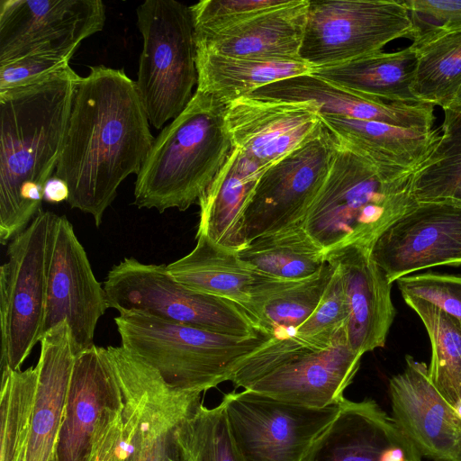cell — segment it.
I'll return each mask as SVG.
<instances>
[{
  "mask_svg": "<svg viewBox=\"0 0 461 461\" xmlns=\"http://www.w3.org/2000/svg\"><path fill=\"white\" fill-rule=\"evenodd\" d=\"M332 272L333 266L327 261L318 273L299 280L256 273L247 311L265 333L276 339H293L318 306Z\"/></svg>",
  "mask_w": 461,
  "mask_h": 461,
  "instance_id": "obj_27",
  "label": "cell"
},
{
  "mask_svg": "<svg viewBox=\"0 0 461 461\" xmlns=\"http://www.w3.org/2000/svg\"><path fill=\"white\" fill-rule=\"evenodd\" d=\"M107 308L104 289L73 225L66 215H57L48 259L44 334L67 321L77 354L94 345L96 324Z\"/></svg>",
  "mask_w": 461,
  "mask_h": 461,
  "instance_id": "obj_14",
  "label": "cell"
},
{
  "mask_svg": "<svg viewBox=\"0 0 461 461\" xmlns=\"http://www.w3.org/2000/svg\"><path fill=\"white\" fill-rule=\"evenodd\" d=\"M26 453L27 451H24L19 457L18 461H26Z\"/></svg>",
  "mask_w": 461,
  "mask_h": 461,
  "instance_id": "obj_46",
  "label": "cell"
},
{
  "mask_svg": "<svg viewBox=\"0 0 461 461\" xmlns=\"http://www.w3.org/2000/svg\"><path fill=\"white\" fill-rule=\"evenodd\" d=\"M104 289L108 308L119 312L139 311L226 335L265 333L242 306L185 287L170 275L166 265L145 264L134 258H125L110 269Z\"/></svg>",
  "mask_w": 461,
  "mask_h": 461,
  "instance_id": "obj_8",
  "label": "cell"
},
{
  "mask_svg": "<svg viewBox=\"0 0 461 461\" xmlns=\"http://www.w3.org/2000/svg\"><path fill=\"white\" fill-rule=\"evenodd\" d=\"M249 97L312 102L321 114L375 121L411 129H432L435 106L424 103L384 102L349 90L313 73L260 87Z\"/></svg>",
  "mask_w": 461,
  "mask_h": 461,
  "instance_id": "obj_20",
  "label": "cell"
},
{
  "mask_svg": "<svg viewBox=\"0 0 461 461\" xmlns=\"http://www.w3.org/2000/svg\"><path fill=\"white\" fill-rule=\"evenodd\" d=\"M405 4L414 24L413 36L461 30V0H405Z\"/></svg>",
  "mask_w": 461,
  "mask_h": 461,
  "instance_id": "obj_41",
  "label": "cell"
},
{
  "mask_svg": "<svg viewBox=\"0 0 461 461\" xmlns=\"http://www.w3.org/2000/svg\"><path fill=\"white\" fill-rule=\"evenodd\" d=\"M338 147L337 139L324 125L317 137L263 173L242 218L246 244L303 221L325 182Z\"/></svg>",
  "mask_w": 461,
  "mask_h": 461,
  "instance_id": "obj_12",
  "label": "cell"
},
{
  "mask_svg": "<svg viewBox=\"0 0 461 461\" xmlns=\"http://www.w3.org/2000/svg\"><path fill=\"white\" fill-rule=\"evenodd\" d=\"M405 360L389 381L393 419L421 456L461 461V415L432 384L423 362Z\"/></svg>",
  "mask_w": 461,
  "mask_h": 461,
  "instance_id": "obj_18",
  "label": "cell"
},
{
  "mask_svg": "<svg viewBox=\"0 0 461 461\" xmlns=\"http://www.w3.org/2000/svg\"><path fill=\"white\" fill-rule=\"evenodd\" d=\"M69 189L67 183L59 177L53 176L45 184L43 200L48 203H60L68 200Z\"/></svg>",
  "mask_w": 461,
  "mask_h": 461,
  "instance_id": "obj_43",
  "label": "cell"
},
{
  "mask_svg": "<svg viewBox=\"0 0 461 461\" xmlns=\"http://www.w3.org/2000/svg\"><path fill=\"white\" fill-rule=\"evenodd\" d=\"M196 90L228 104L282 79L311 74L314 68L302 59L237 58L196 50Z\"/></svg>",
  "mask_w": 461,
  "mask_h": 461,
  "instance_id": "obj_29",
  "label": "cell"
},
{
  "mask_svg": "<svg viewBox=\"0 0 461 461\" xmlns=\"http://www.w3.org/2000/svg\"><path fill=\"white\" fill-rule=\"evenodd\" d=\"M321 120L339 144L393 174L414 172L441 137L439 126L411 129L328 114Z\"/></svg>",
  "mask_w": 461,
  "mask_h": 461,
  "instance_id": "obj_25",
  "label": "cell"
},
{
  "mask_svg": "<svg viewBox=\"0 0 461 461\" xmlns=\"http://www.w3.org/2000/svg\"><path fill=\"white\" fill-rule=\"evenodd\" d=\"M225 123L234 147L267 168L324 128L319 107L312 102L249 96L226 105Z\"/></svg>",
  "mask_w": 461,
  "mask_h": 461,
  "instance_id": "obj_17",
  "label": "cell"
},
{
  "mask_svg": "<svg viewBox=\"0 0 461 461\" xmlns=\"http://www.w3.org/2000/svg\"><path fill=\"white\" fill-rule=\"evenodd\" d=\"M371 255L393 284L417 270L461 264V206L425 203L390 225Z\"/></svg>",
  "mask_w": 461,
  "mask_h": 461,
  "instance_id": "obj_15",
  "label": "cell"
},
{
  "mask_svg": "<svg viewBox=\"0 0 461 461\" xmlns=\"http://www.w3.org/2000/svg\"><path fill=\"white\" fill-rule=\"evenodd\" d=\"M443 114L440 140L414 171L411 194L417 203L461 206V107L443 109Z\"/></svg>",
  "mask_w": 461,
  "mask_h": 461,
  "instance_id": "obj_33",
  "label": "cell"
},
{
  "mask_svg": "<svg viewBox=\"0 0 461 461\" xmlns=\"http://www.w3.org/2000/svg\"><path fill=\"white\" fill-rule=\"evenodd\" d=\"M413 173L381 170L339 143L303 227L326 255L351 244L373 247L390 225L417 205L411 194Z\"/></svg>",
  "mask_w": 461,
  "mask_h": 461,
  "instance_id": "obj_4",
  "label": "cell"
},
{
  "mask_svg": "<svg viewBox=\"0 0 461 461\" xmlns=\"http://www.w3.org/2000/svg\"><path fill=\"white\" fill-rule=\"evenodd\" d=\"M168 461H181L180 458L178 457L177 455L176 454H172L169 458H168Z\"/></svg>",
  "mask_w": 461,
  "mask_h": 461,
  "instance_id": "obj_45",
  "label": "cell"
},
{
  "mask_svg": "<svg viewBox=\"0 0 461 461\" xmlns=\"http://www.w3.org/2000/svg\"><path fill=\"white\" fill-rule=\"evenodd\" d=\"M371 249L351 244L326 255L342 281L348 311L347 342L360 356L384 347L396 315L392 283L372 258Z\"/></svg>",
  "mask_w": 461,
  "mask_h": 461,
  "instance_id": "obj_19",
  "label": "cell"
},
{
  "mask_svg": "<svg viewBox=\"0 0 461 461\" xmlns=\"http://www.w3.org/2000/svg\"><path fill=\"white\" fill-rule=\"evenodd\" d=\"M287 0H203L190 6L194 31L226 27Z\"/></svg>",
  "mask_w": 461,
  "mask_h": 461,
  "instance_id": "obj_40",
  "label": "cell"
},
{
  "mask_svg": "<svg viewBox=\"0 0 461 461\" xmlns=\"http://www.w3.org/2000/svg\"><path fill=\"white\" fill-rule=\"evenodd\" d=\"M312 461H421V456L376 402L345 398Z\"/></svg>",
  "mask_w": 461,
  "mask_h": 461,
  "instance_id": "obj_22",
  "label": "cell"
},
{
  "mask_svg": "<svg viewBox=\"0 0 461 461\" xmlns=\"http://www.w3.org/2000/svg\"><path fill=\"white\" fill-rule=\"evenodd\" d=\"M79 76L67 66L0 91V241L7 245L41 211L61 153Z\"/></svg>",
  "mask_w": 461,
  "mask_h": 461,
  "instance_id": "obj_2",
  "label": "cell"
},
{
  "mask_svg": "<svg viewBox=\"0 0 461 461\" xmlns=\"http://www.w3.org/2000/svg\"><path fill=\"white\" fill-rule=\"evenodd\" d=\"M452 106L461 107V86L456 93V95L455 97L454 104Z\"/></svg>",
  "mask_w": 461,
  "mask_h": 461,
  "instance_id": "obj_44",
  "label": "cell"
},
{
  "mask_svg": "<svg viewBox=\"0 0 461 461\" xmlns=\"http://www.w3.org/2000/svg\"><path fill=\"white\" fill-rule=\"evenodd\" d=\"M402 298L420 318L429 338L431 357L428 376L461 415V321L422 299Z\"/></svg>",
  "mask_w": 461,
  "mask_h": 461,
  "instance_id": "obj_34",
  "label": "cell"
},
{
  "mask_svg": "<svg viewBox=\"0 0 461 461\" xmlns=\"http://www.w3.org/2000/svg\"><path fill=\"white\" fill-rule=\"evenodd\" d=\"M71 56L54 53L27 55L0 64V91L26 84L69 66Z\"/></svg>",
  "mask_w": 461,
  "mask_h": 461,
  "instance_id": "obj_42",
  "label": "cell"
},
{
  "mask_svg": "<svg viewBox=\"0 0 461 461\" xmlns=\"http://www.w3.org/2000/svg\"><path fill=\"white\" fill-rule=\"evenodd\" d=\"M411 41L414 97L442 110L452 106L461 86V30L420 32Z\"/></svg>",
  "mask_w": 461,
  "mask_h": 461,
  "instance_id": "obj_32",
  "label": "cell"
},
{
  "mask_svg": "<svg viewBox=\"0 0 461 461\" xmlns=\"http://www.w3.org/2000/svg\"><path fill=\"white\" fill-rule=\"evenodd\" d=\"M101 0H1L0 64L39 53L73 57L104 28Z\"/></svg>",
  "mask_w": 461,
  "mask_h": 461,
  "instance_id": "obj_13",
  "label": "cell"
},
{
  "mask_svg": "<svg viewBox=\"0 0 461 461\" xmlns=\"http://www.w3.org/2000/svg\"><path fill=\"white\" fill-rule=\"evenodd\" d=\"M413 34L405 0H309L300 58L314 68L333 66Z\"/></svg>",
  "mask_w": 461,
  "mask_h": 461,
  "instance_id": "obj_10",
  "label": "cell"
},
{
  "mask_svg": "<svg viewBox=\"0 0 461 461\" xmlns=\"http://www.w3.org/2000/svg\"><path fill=\"white\" fill-rule=\"evenodd\" d=\"M267 169L234 147L224 166L198 200L200 221L196 234H204L236 251L245 247L243 214Z\"/></svg>",
  "mask_w": 461,
  "mask_h": 461,
  "instance_id": "obj_26",
  "label": "cell"
},
{
  "mask_svg": "<svg viewBox=\"0 0 461 461\" xmlns=\"http://www.w3.org/2000/svg\"><path fill=\"white\" fill-rule=\"evenodd\" d=\"M56 217L40 211L8 243L0 267L2 368L20 370L44 336L48 259Z\"/></svg>",
  "mask_w": 461,
  "mask_h": 461,
  "instance_id": "obj_9",
  "label": "cell"
},
{
  "mask_svg": "<svg viewBox=\"0 0 461 461\" xmlns=\"http://www.w3.org/2000/svg\"><path fill=\"white\" fill-rule=\"evenodd\" d=\"M396 282L402 296L427 301L461 321V276L423 273Z\"/></svg>",
  "mask_w": 461,
  "mask_h": 461,
  "instance_id": "obj_39",
  "label": "cell"
},
{
  "mask_svg": "<svg viewBox=\"0 0 461 461\" xmlns=\"http://www.w3.org/2000/svg\"><path fill=\"white\" fill-rule=\"evenodd\" d=\"M37 367L2 368L0 391V461H18L27 451L32 428Z\"/></svg>",
  "mask_w": 461,
  "mask_h": 461,
  "instance_id": "obj_36",
  "label": "cell"
},
{
  "mask_svg": "<svg viewBox=\"0 0 461 461\" xmlns=\"http://www.w3.org/2000/svg\"><path fill=\"white\" fill-rule=\"evenodd\" d=\"M226 105L195 90L185 108L161 130L137 174L138 208L183 212L199 200L234 149L225 123Z\"/></svg>",
  "mask_w": 461,
  "mask_h": 461,
  "instance_id": "obj_3",
  "label": "cell"
},
{
  "mask_svg": "<svg viewBox=\"0 0 461 461\" xmlns=\"http://www.w3.org/2000/svg\"><path fill=\"white\" fill-rule=\"evenodd\" d=\"M342 402L312 408L243 390L221 402L247 461H312Z\"/></svg>",
  "mask_w": 461,
  "mask_h": 461,
  "instance_id": "obj_11",
  "label": "cell"
},
{
  "mask_svg": "<svg viewBox=\"0 0 461 461\" xmlns=\"http://www.w3.org/2000/svg\"><path fill=\"white\" fill-rule=\"evenodd\" d=\"M362 356L342 339L312 348L296 339L274 338L243 360L231 375L241 387L276 400L312 408L340 403L360 366Z\"/></svg>",
  "mask_w": 461,
  "mask_h": 461,
  "instance_id": "obj_6",
  "label": "cell"
},
{
  "mask_svg": "<svg viewBox=\"0 0 461 461\" xmlns=\"http://www.w3.org/2000/svg\"><path fill=\"white\" fill-rule=\"evenodd\" d=\"M26 461H56V446L75 361L71 330L62 321L41 338Z\"/></svg>",
  "mask_w": 461,
  "mask_h": 461,
  "instance_id": "obj_24",
  "label": "cell"
},
{
  "mask_svg": "<svg viewBox=\"0 0 461 461\" xmlns=\"http://www.w3.org/2000/svg\"><path fill=\"white\" fill-rule=\"evenodd\" d=\"M332 266V275L318 306L294 336L308 348H326L347 339L348 305L340 276Z\"/></svg>",
  "mask_w": 461,
  "mask_h": 461,
  "instance_id": "obj_37",
  "label": "cell"
},
{
  "mask_svg": "<svg viewBox=\"0 0 461 461\" xmlns=\"http://www.w3.org/2000/svg\"><path fill=\"white\" fill-rule=\"evenodd\" d=\"M136 14L142 50L135 82L149 123L159 130L185 108L197 86L193 16L175 0H146Z\"/></svg>",
  "mask_w": 461,
  "mask_h": 461,
  "instance_id": "obj_7",
  "label": "cell"
},
{
  "mask_svg": "<svg viewBox=\"0 0 461 461\" xmlns=\"http://www.w3.org/2000/svg\"><path fill=\"white\" fill-rule=\"evenodd\" d=\"M154 140L136 82L123 69L89 67L75 84L54 175L68 186L69 206L99 226L120 185L139 173Z\"/></svg>",
  "mask_w": 461,
  "mask_h": 461,
  "instance_id": "obj_1",
  "label": "cell"
},
{
  "mask_svg": "<svg viewBox=\"0 0 461 461\" xmlns=\"http://www.w3.org/2000/svg\"><path fill=\"white\" fill-rule=\"evenodd\" d=\"M308 8L309 0H287L226 27L194 31L196 50L237 58L301 59Z\"/></svg>",
  "mask_w": 461,
  "mask_h": 461,
  "instance_id": "obj_21",
  "label": "cell"
},
{
  "mask_svg": "<svg viewBox=\"0 0 461 461\" xmlns=\"http://www.w3.org/2000/svg\"><path fill=\"white\" fill-rule=\"evenodd\" d=\"M115 390L116 377L106 348L94 344L76 354L56 461H87L95 428Z\"/></svg>",
  "mask_w": 461,
  "mask_h": 461,
  "instance_id": "obj_23",
  "label": "cell"
},
{
  "mask_svg": "<svg viewBox=\"0 0 461 461\" xmlns=\"http://www.w3.org/2000/svg\"><path fill=\"white\" fill-rule=\"evenodd\" d=\"M133 429L131 400L120 394L101 417L89 455L96 461H135Z\"/></svg>",
  "mask_w": 461,
  "mask_h": 461,
  "instance_id": "obj_38",
  "label": "cell"
},
{
  "mask_svg": "<svg viewBox=\"0 0 461 461\" xmlns=\"http://www.w3.org/2000/svg\"><path fill=\"white\" fill-rule=\"evenodd\" d=\"M133 409L135 461H168L176 427L201 403L200 392L168 385L152 366L129 352L114 360Z\"/></svg>",
  "mask_w": 461,
  "mask_h": 461,
  "instance_id": "obj_16",
  "label": "cell"
},
{
  "mask_svg": "<svg viewBox=\"0 0 461 461\" xmlns=\"http://www.w3.org/2000/svg\"><path fill=\"white\" fill-rule=\"evenodd\" d=\"M174 442L181 461H247L221 402L213 408L201 402L176 427Z\"/></svg>",
  "mask_w": 461,
  "mask_h": 461,
  "instance_id": "obj_35",
  "label": "cell"
},
{
  "mask_svg": "<svg viewBox=\"0 0 461 461\" xmlns=\"http://www.w3.org/2000/svg\"><path fill=\"white\" fill-rule=\"evenodd\" d=\"M416 57L411 46L378 51L345 63L315 68L313 74L384 102L420 103L411 91Z\"/></svg>",
  "mask_w": 461,
  "mask_h": 461,
  "instance_id": "obj_30",
  "label": "cell"
},
{
  "mask_svg": "<svg viewBox=\"0 0 461 461\" xmlns=\"http://www.w3.org/2000/svg\"><path fill=\"white\" fill-rule=\"evenodd\" d=\"M183 258L166 265L170 275L185 287L233 301L247 310L256 273L240 258L204 234Z\"/></svg>",
  "mask_w": 461,
  "mask_h": 461,
  "instance_id": "obj_28",
  "label": "cell"
},
{
  "mask_svg": "<svg viewBox=\"0 0 461 461\" xmlns=\"http://www.w3.org/2000/svg\"><path fill=\"white\" fill-rule=\"evenodd\" d=\"M119 313L121 346L181 391L203 393L230 381L240 363L273 338L221 334L133 310Z\"/></svg>",
  "mask_w": 461,
  "mask_h": 461,
  "instance_id": "obj_5",
  "label": "cell"
},
{
  "mask_svg": "<svg viewBox=\"0 0 461 461\" xmlns=\"http://www.w3.org/2000/svg\"><path fill=\"white\" fill-rule=\"evenodd\" d=\"M238 254L255 273L286 280L310 277L327 262L323 249L303 222L259 236Z\"/></svg>",
  "mask_w": 461,
  "mask_h": 461,
  "instance_id": "obj_31",
  "label": "cell"
}]
</instances>
